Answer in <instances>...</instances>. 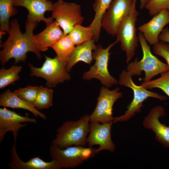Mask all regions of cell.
<instances>
[{
    "instance_id": "obj_1",
    "label": "cell",
    "mask_w": 169,
    "mask_h": 169,
    "mask_svg": "<svg viewBox=\"0 0 169 169\" xmlns=\"http://www.w3.org/2000/svg\"><path fill=\"white\" fill-rule=\"evenodd\" d=\"M38 23L27 20L25 32L23 33L20 31L17 19L12 20L10 24L9 36L6 41L0 44V47L3 49L0 52V61L3 65L12 58L15 59V64L20 61L25 63L27 53L29 52L34 53L38 59H41L42 55L32 39L34 35L33 31Z\"/></svg>"
},
{
    "instance_id": "obj_2",
    "label": "cell",
    "mask_w": 169,
    "mask_h": 169,
    "mask_svg": "<svg viewBox=\"0 0 169 169\" xmlns=\"http://www.w3.org/2000/svg\"><path fill=\"white\" fill-rule=\"evenodd\" d=\"M90 122L88 115L82 116L76 121H65L57 129L51 145L62 149L73 146L85 147Z\"/></svg>"
},
{
    "instance_id": "obj_3",
    "label": "cell",
    "mask_w": 169,
    "mask_h": 169,
    "mask_svg": "<svg viewBox=\"0 0 169 169\" xmlns=\"http://www.w3.org/2000/svg\"><path fill=\"white\" fill-rule=\"evenodd\" d=\"M138 37L143 52V57L139 61V59L136 58L133 62L129 63L127 66V71L132 76L141 75V72L144 71L145 73L144 82H147L156 75L169 71L167 64L151 53L142 33L138 32Z\"/></svg>"
},
{
    "instance_id": "obj_4",
    "label": "cell",
    "mask_w": 169,
    "mask_h": 169,
    "mask_svg": "<svg viewBox=\"0 0 169 169\" xmlns=\"http://www.w3.org/2000/svg\"><path fill=\"white\" fill-rule=\"evenodd\" d=\"M132 77V76L125 69L122 71L119 76L118 83L122 86L131 89L133 92L134 97L131 102L127 106V110L125 114L120 116L114 117L113 121L114 123L128 121L136 113L140 112L143 102L149 97L155 98L161 101L167 99L166 96L148 90L141 85H136L133 81Z\"/></svg>"
},
{
    "instance_id": "obj_5",
    "label": "cell",
    "mask_w": 169,
    "mask_h": 169,
    "mask_svg": "<svg viewBox=\"0 0 169 169\" xmlns=\"http://www.w3.org/2000/svg\"><path fill=\"white\" fill-rule=\"evenodd\" d=\"M136 4L133 5L130 13L120 22L115 35L116 40L120 42L122 50L126 53L127 64L134 57L139 41L136 27L139 13L136 10Z\"/></svg>"
},
{
    "instance_id": "obj_6",
    "label": "cell",
    "mask_w": 169,
    "mask_h": 169,
    "mask_svg": "<svg viewBox=\"0 0 169 169\" xmlns=\"http://www.w3.org/2000/svg\"><path fill=\"white\" fill-rule=\"evenodd\" d=\"M118 42L116 40L105 49H104L101 44L96 45L92 53L93 58L95 60V63L88 71L84 73L83 76L84 79L89 80L93 78L96 79L108 88L118 84V81L110 74L108 65L110 54V50Z\"/></svg>"
},
{
    "instance_id": "obj_7",
    "label": "cell",
    "mask_w": 169,
    "mask_h": 169,
    "mask_svg": "<svg viewBox=\"0 0 169 169\" xmlns=\"http://www.w3.org/2000/svg\"><path fill=\"white\" fill-rule=\"evenodd\" d=\"M45 60L41 68H36L28 63L30 75L45 79L48 88L55 87L59 83L69 81L71 77L66 69L67 62L59 60L55 57L51 58L44 55Z\"/></svg>"
},
{
    "instance_id": "obj_8",
    "label": "cell",
    "mask_w": 169,
    "mask_h": 169,
    "mask_svg": "<svg viewBox=\"0 0 169 169\" xmlns=\"http://www.w3.org/2000/svg\"><path fill=\"white\" fill-rule=\"evenodd\" d=\"M96 148L80 146H71L62 149L51 145L50 153L52 159L59 162L61 168H74L90 158L96 154Z\"/></svg>"
},
{
    "instance_id": "obj_9",
    "label": "cell",
    "mask_w": 169,
    "mask_h": 169,
    "mask_svg": "<svg viewBox=\"0 0 169 169\" xmlns=\"http://www.w3.org/2000/svg\"><path fill=\"white\" fill-rule=\"evenodd\" d=\"M52 17L62 28L64 35L69 34L76 24H81L84 18L82 15L80 6L74 3L58 0L53 4Z\"/></svg>"
},
{
    "instance_id": "obj_10",
    "label": "cell",
    "mask_w": 169,
    "mask_h": 169,
    "mask_svg": "<svg viewBox=\"0 0 169 169\" xmlns=\"http://www.w3.org/2000/svg\"><path fill=\"white\" fill-rule=\"evenodd\" d=\"M119 90V87L110 90L106 87H101L96 106L90 115V122L98 121L105 123L113 121V105L118 99L123 97L122 93Z\"/></svg>"
},
{
    "instance_id": "obj_11",
    "label": "cell",
    "mask_w": 169,
    "mask_h": 169,
    "mask_svg": "<svg viewBox=\"0 0 169 169\" xmlns=\"http://www.w3.org/2000/svg\"><path fill=\"white\" fill-rule=\"evenodd\" d=\"M137 0H113L104 14L101 26L109 34L115 36L118 26L130 13Z\"/></svg>"
},
{
    "instance_id": "obj_12",
    "label": "cell",
    "mask_w": 169,
    "mask_h": 169,
    "mask_svg": "<svg viewBox=\"0 0 169 169\" xmlns=\"http://www.w3.org/2000/svg\"><path fill=\"white\" fill-rule=\"evenodd\" d=\"M113 121L102 123L98 121L90 122L89 135L87 137V143L89 147H92L95 145L99 147L96 149L95 154L106 150L114 152L116 149L115 145L111 139V131Z\"/></svg>"
},
{
    "instance_id": "obj_13",
    "label": "cell",
    "mask_w": 169,
    "mask_h": 169,
    "mask_svg": "<svg viewBox=\"0 0 169 169\" xmlns=\"http://www.w3.org/2000/svg\"><path fill=\"white\" fill-rule=\"evenodd\" d=\"M165 108L158 105L153 108L144 118L142 125L155 134V138L165 147L169 148V125L161 123L159 118L165 116Z\"/></svg>"
},
{
    "instance_id": "obj_14",
    "label": "cell",
    "mask_w": 169,
    "mask_h": 169,
    "mask_svg": "<svg viewBox=\"0 0 169 169\" xmlns=\"http://www.w3.org/2000/svg\"><path fill=\"white\" fill-rule=\"evenodd\" d=\"M23 122L36 123L37 120L29 116L20 115L14 111L10 110L6 107L0 108V142L3 139L6 134L9 131L13 132L14 139H16L18 132L27 124Z\"/></svg>"
},
{
    "instance_id": "obj_15",
    "label": "cell",
    "mask_w": 169,
    "mask_h": 169,
    "mask_svg": "<svg viewBox=\"0 0 169 169\" xmlns=\"http://www.w3.org/2000/svg\"><path fill=\"white\" fill-rule=\"evenodd\" d=\"M53 4L49 0H14V7H23L28 11L27 20L30 22L38 23L44 21L46 24L54 22L51 17L46 18L44 17L46 11H52Z\"/></svg>"
},
{
    "instance_id": "obj_16",
    "label": "cell",
    "mask_w": 169,
    "mask_h": 169,
    "mask_svg": "<svg viewBox=\"0 0 169 169\" xmlns=\"http://www.w3.org/2000/svg\"><path fill=\"white\" fill-rule=\"evenodd\" d=\"M169 23V11L164 9L154 15L149 22L139 26L138 29L147 42L154 45L159 41V35L164 27Z\"/></svg>"
},
{
    "instance_id": "obj_17",
    "label": "cell",
    "mask_w": 169,
    "mask_h": 169,
    "mask_svg": "<svg viewBox=\"0 0 169 169\" xmlns=\"http://www.w3.org/2000/svg\"><path fill=\"white\" fill-rule=\"evenodd\" d=\"M11 150V161L8 166L11 169H60V165L55 159L45 162L39 157H33L26 162L22 160L18 156L16 147V142Z\"/></svg>"
},
{
    "instance_id": "obj_18",
    "label": "cell",
    "mask_w": 169,
    "mask_h": 169,
    "mask_svg": "<svg viewBox=\"0 0 169 169\" xmlns=\"http://www.w3.org/2000/svg\"><path fill=\"white\" fill-rule=\"evenodd\" d=\"M56 21L46 24L45 29L33 35L32 40L40 52L47 51L49 47L61 39L64 35L63 30Z\"/></svg>"
},
{
    "instance_id": "obj_19",
    "label": "cell",
    "mask_w": 169,
    "mask_h": 169,
    "mask_svg": "<svg viewBox=\"0 0 169 169\" xmlns=\"http://www.w3.org/2000/svg\"><path fill=\"white\" fill-rule=\"evenodd\" d=\"M0 105L4 107L24 109L30 111L35 116H39L44 120L47 119L46 115L38 110L33 105L18 97L9 89L0 95Z\"/></svg>"
},
{
    "instance_id": "obj_20",
    "label": "cell",
    "mask_w": 169,
    "mask_h": 169,
    "mask_svg": "<svg viewBox=\"0 0 169 169\" xmlns=\"http://www.w3.org/2000/svg\"><path fill=\"white\" fill-rule=\"evenodd\" d=\"M95 41L93 38L75 47L67 63L66 69L68 72L73 66L79 61L88 64L92 62L93 59L92 52L96 47L95 44Z\"/></svg>"
},
{
    "instance_id": "obj_21",
    "label": "cell",
    "mask_w": 169,
    "mask_h": 169,
    "mask_svg": "<svg viewBox=\"0 0 169 169\" xmlns=\"http://www.w3.org/2000/svg\"><path fill=\"white\" fill-rule=\"evenodd\" d=\"M113 0H95L93 8L95 15L92 23L90 25L94 33V38L96 42L99 39L101 22L103 16L109 7Z\"/></svg>"
},
{
    "instance_id": "obj_22",
    "label": "cell",
    "mask_w": 169,
    "mask_h": 169,
    "mask_svg": "<svg viewBox=\"0 0 169 169\" xmlns=\"http://www.w3.org/2000/svg\"><path fill=\"white\" fill-rule=\"evenodd\" d=\"M55 52L59 60L67 62L73 53L75 45L69 34L64 36L51 47Z\"/></svg>"
},
{
    "instance_id": "obj_23",
    "label": "cell",
    "mask_w": 169,
    "mask_h": 169,
    "mask_svg": "<svg viewBox=\"0 0 169 169\" xmlns=\"http://www.w3.org/2000/svg\"><path fill=\"white\" fill-rule=\"evenodd\" d=\"M14 0H0V30L8 34L10 30L9 19L17 13L14 6Z\"/></svg>"
},
{
    "instance_id": "obj_24",
    "label": "cell",
    "mask_w": 169,
    "mask_h": 169,
    "mask_svg": "<svg viewBox=\"0 0 169 169\" xmlns=\"http://www.w3.org/2000/svg\"><path fill=\"white\" fill-rule=\"evenodd\" d=\"M69 34L75 45L76 46L93 39L94 36L93 30L90 25L84 27L80 24H76Z\"/></svg>"
},
{
    "instance_id": "obj_25",
    "label": "cell",
    "mask_w": 169,
    "mask_h": 169,
    "mask_svg": "<svg viewBox=\"0 0 169 169\" xmlns=\"http://www.w3.org/2000/svg\"><path fill=\"white\" fill-rule=\"evenodd\" d=\"M21 65H12L10 68L6 69L4 67L0 70V89H3L15 81L19 79L18 75L21 70Z\"/></svg>"
},
{
    "instance_id": "obj_26",
    "label": "cell",
    "mask_w": 169,
    "mask_h": 169,
    "mask_svg": "<svg viewBox=\"0 0 169 169\" xmlns=\"http://www.w3.org/2000/svg\"><path fill=\"white\" fill-rule=\"evenodd\" d=\"M53 93L52 89L42 86H39L38 93L34 106L39 110L49 108L52 105Z\"/></svg>"
},
{
    "instance_id": "obj_27",
    "label": "cell",
    "mask_w": 169,
    "mask_h": 169,
    "mask_svg": "<svg viewBox=\"0 0 169 169\" xmlns=\"http://www.w3.org/2000/svg\"><path fill=\"white\" fill-rule=\"evenodd\" d=\"M141 85L147 89H160L169 97V71L161 74V76L158 79L143 82Z\"/></svg>"
},
{
    "instance_id": "obj_28",
    "label": "cell",
    "mask_w": 169,
    "mask_h": 169,
    "mask_svg": "<svg viewBox=\"0 0 169 169\" xmlns=\"http://www.w3.org/2000/svg\"><path fill=\"white\" fill-rule=\"evenodd\" d=\"M39 86H28L24 88H19L13 92L18 97L33 105L38 92Z\"/></svg>"
},
{
    "instance_id": "obj_29",
    "label": "cell",
    "mask_w": 169,
    "mask_h": 169,
    "mask_svg": "<svg viewBox=\"0 0 169 169\" xmlns=\"http://www.w3.org/2000/svg\"><path fill=\"white\" fill-rule=\"evenodd\" d=\"M145 8L151 16L157 14L163 9L169 11V0H149Z\"/></svg>"
},
{
    "instance_id": "obj_30",
    "label": "cell",
    "mask_w": 169,
    "mask_h": 169,
    "mask_svg": "<svg viewBox=\"0 0 169 169\" xmlns=\"http://www.w3.org/2000/svg\"><path fill=\"white\" fill-rule=\"evenodd\" d=\"M153 50L155 54L165 60L169 68V44L159 41L153 45Z\"/></svg>"
},
{
    "instance_id": "obj_31",
    "label": "cell",
    "mask_w": 169,
    "mask_h": 169,
    "mask_svg": "<svg viewBox=\"0 0 169 169\" xmlns=\"http://www.w3.org/2000/svg\"><path fill=\"white\" fill-rule=\"evenodd\" d=\"M160 41L169 43V29L168 27L164 28L159 37Z\"/></svg>"
},
{
    "instance_id": "obj_32",
    "label": "cell",
    "mask_w": 169,
    "mask_h": 169,
    "mask_svg": "<svg viewBox=\"0 0 169 169\" xmlns=\"http://www.w3.org/2000/svg\"><path fill=\"white\" fill-rule=\"evenodd\" d=\"M149 1V0H140V8L142 10L145 8Z\"/></svg>"
}]
</instances>
